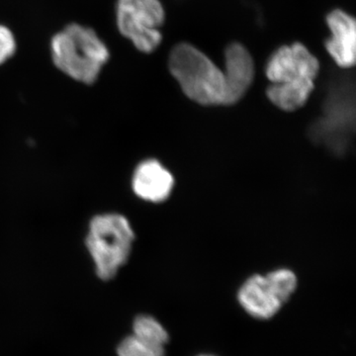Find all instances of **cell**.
Instances as JSON below:
<instances>
[{
  "instance_id": "5b68a950",
  "label": "cell",
  "mask_w": 356,
  "mask_h": 356,
  "mask_svg": "<svg viewBox=\"0 0 356 356\" xmlns=\"http://www.w3.org/2000/svg\"><path fill=\"white\" fill-rule=\"evenodd\" d=\"M297 284V276L292 270L276 269L266 275L248 278L238 290V300L248 315L268 320L290 299Z\"/></svg>"
},
{
  "instance_id": "277c9868",
  "label": "cell",
  "mask_w": 356,
  "mask_h": 356,
  "mask_svg": "<svg viewBox=\"0 0 356 356\" xmlns=\"http://www.w3.org/2000/svg\"><path fill=\"white\" fill-rule=\"evenodd\" d=\"M135 234L127 218L120 214L98 215L91 220L86 248L102 280L116 276L128 261Z\"/></svg>"
},
{
  "instance_id": "8fae6325",
  "label": "cell",
  "mask_w": 356,
  "mask_h": 356,
  "mask_svg": "<svg viewBox=\"0 0 356 356\" xmlns=\"http://www.w3.org/2000/svg\"><path fill=\"white\" fill-rule=\"evenodd\" d=\"M133 331V336L140 341L154 348L165 350V344L168 341V334L156 318L151 316H139L134 322Z\"/></svg>"
},
{
  "instance_id": "8992f818",
  "label": "cell",
  "mask_w": 356,
  "mask_h": 356,
  "mask_svg": "<svg viewBox=\"0 0 356 356\" xmlns=\"http://www.w3.org/2000/svg\"><path fill=\"white\" fill-rule=\"evenodd\" d=\"M115 13L119 32L137 50L149 54L159 48L163 41L159 28L165 18L159 0H117Z\"/></svg>"
},
{
  "instance_id": "ba28073f",
  "label": "cell",
  "mask_w": 356,
  "mask_h": 356,
  "mask_svg": "<svg viewBox=\"0 0 356 356\" xmlns=\"http://www.w3.org/2000/svg\"><path fill=\"white\" fill-rule=\"evenodd\" d=\"M327 23L332 36L325 42V49L339 67L350 69L355 64V18L341 9H336L327 16Z\"/></svg>"
},
{
  "instance_id": "5bb4252c",
  "label": "cell",
  "mask_w": 356,
  "mask_h": 356,
  "mask_svg": "<svg viewBox=\"0 0 356 356\" xmlns=\"http://www.w3.org/2000/svg\"><path fill=\"white\" fill-rule=\"evenodd\" d=\"M200 356H212V355H200Z\"/></svg>"
},
{
  "instance_id": "30bf717a",
  "label": "cell",
  "mask_w": 356,
  "mask_h": 356,
  "mask_svg": "<svg viewBox=\"0 0 356 356\" xmlns=\"http://www.w3.org/2000/svg\"><path fill=\"white\" fill-rule=\"evenodd\" d=\"M228 105L240 102L252 86L254 77V64L250 51L242 44H229L225 53Z\"/></svg>"
},
{
  "instance_id": "6da1fadb",
  "label": "cell",
  "mask_w": 356,
  "mask_h": 356,
  "mask_svg": "<svg viewBox=\"0 0 356 356\" xmlns=\"http://www.w3.org/2000/svg\"><path fill=\"white\" fill-rule=\"evenodd\" d=\"M318 70L317 58L303 44L281 47L266 65V76L271 83L267 97L283 111H296L313 92Z\"/></svg>"
},
{
  "instance_id": "9c48e42d",
  "label": "cell",
  "mask_w": 356,
  "mask_h": 356,
  "mask_svg": "<svg viewBox=\"0 0 356 356\" xmlns=\"http://www.w3.org/2000/svg\"><path fill=\"white\" fill-rule=\"evenodd\" d=\"M132 186L138 197L147 202L161 203L172 194L175 178L159 161L147 159L136 168Z\"/></svg>"
},
{
  "instance_id": "4fadbf2b",
  "label": "cell",
  "mask_w": 356,
  "mask_h": 356,
  "mask_svg": "<svg viewBox=\"0 0 356 356\" xmlns=\"http://www.w3.org/2000/svg\"><path fill=\"white\" fill-rule=\"evenodd\" d=\"M17 42L13 31L6 26L0 24V65L15 55Z\"/></svg>"
},
{
  "instance_id": "7a4b0ae2",
  "label": "cell",
  "mask_w": 356,
  "mask_h": 356,
  "mask_svg": "<svg viewBox=\"0 0 356 356\" xmlns=\"http://www.w3.org/2000/svg\"><path fill=\"white\" fill-rule=\"evenodd\" d=\"M54 65L65 76L92 84L108 63V47L92 28L70 23L54 35L50 43Z\"/></svg>"
},
{
  "instance_id": "7c38bea8",
  "label": "cell",
  "mask_w": 356,
  "mask_h": 356,
  "mask_svg": "<svg viewBox=\"0 0 356 356\" xmlns=\"http://www.w3.org/2000/svg\"><path fill=\"white\" fill-rule=\"evenodd\" d=\"M117 353L119 356H165V350L149 346L135 336L126 337Z\"/></svg>"
},
{
  "instance_id": "3957f363",
  "label": "cell",
  "mask_w": 356,
  "mask_h": 356,
  "mask_svg": "<svg viewBox=\"0 0 356 356\" xmlns=\"http://www.w3.org/2000/svg\"><path fill=\"white\" fill-rule=\"evenodd\" d=\"M168 67L192 102L204 106L228 105L224 72L195 47L187 43L177 44L170 53Z\"/></svg>"
},
{
  "instance_id": "52a82bcc",
  "label": "cell",
  "mask_w": 356,
  "mask_h": 356,
  "mask_svg": "<svg viewBox=\"0 0 356 356\" xmlns=\"http://www.w3.org/2000/svg\"><path fill=\"white\" fill-rule=\"evenodd\" d=\"M355 96L350 86L332 89L324 113L314 126L313 136L318 143L325 145L337 154L346 151L355 126Z\"/></svg>"
}]
</instances>
